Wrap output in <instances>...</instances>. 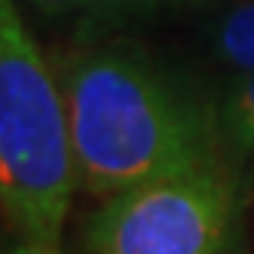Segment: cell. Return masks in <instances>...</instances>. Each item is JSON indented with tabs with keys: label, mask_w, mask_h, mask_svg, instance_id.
Instances as JSON below:
<instances>
[{
	"label": "cell",
	"mask_w": 254,
	"mask_h": 254,
	"mask_svg": "<svg viewBox=\"0 0 254 254\" xmlns=\"http://www.w3.org/2000/svg\"><path fill=\"white\" fill-rule=\"evenodd\" d=\"M77 181L64 92L12 0H0V202L22 239L62 242Z\"/></svg>",
	"instance_id": "7a4b0ae2"
},
{
	"label": "cell",
	"mask_w": 254,
	"mask_h": 254,
	"mask_svg": "<svg viewBox=\"0 0 254 254\" xmlns=\"http://www.w3.org/2000/svg\"><path fill=\"white\" fill-rule=\"evenodd\" d=\"M80 187L107 199L156 178L230 162L214 95L132 43L67 49L56 62Z\"/></svg>",
	"instance_id": "6da1fadb"
},
{
	"label": "cell",
	"mask_w": 254,
	"mask_h": 254,
	"mask_svg": "<svg viewBox=\"0 0 254 254\" xmlns=\"http://www.w3.org/2000/svg\"><path fill=\"white\" fill-rule=\"evenodd\" d=\"M31 3L49 15H67V12L117 15V12H138V9L159 6L162 0H31Z\"/></svg>",
	"instance_id": "8992f818"
},
{
	"label": "cell",
	"mask_w": 254,
	"mask_h": 254,
	"mask_svg": "<svg viewBox=\"0 0 254 254\" xmlns=\"http://www.w3.org/2000/svg\"><path fill=\"white\" fill-rule=\"evenodd\" d=\"M3 254H74V251L62 248V242L52 245V242H37V239H22V236H15V242Z\"/></svg>",
	"instance_id": "52a82bcc"
},
{
	"label": "cell",
	"mask_w": 254,
	"mask_h": 254,
	"mask_svg": "<svg viewBox=\"0 0 254 254\" xmlns=\"http://www.w3.org/2000/svg\"><path fill=\"white\" fill-rule=\"evenodd\" d=\"M239 217L242 184L230 159L101 199L83 236L89 254H230Z\"/></svg>",
	"instance_id": "3957f363"
},
{
	"label": "cell",
	"mask_w": 254,
	"mask_h": 254,
	"mask_svg": "<svg viewBox=\"0 0 254 254\" xmlns=\"http://www.w3.org/2000/svg\"><path fill=\"white\" fill-rule=\"evenodd\" d=\"M214 117L230 156L254 153V70L233 74L214 92Z\"/></svg>",
	"instance_id": "5b68a950"
},
{
	"label": "cell",
	"mask_w": 254,
	"mask_h": 254,
	"mask_svg": "<svg viewBox=\"0 0 254 254\" xmlns=\"http://www.w3.org/2000/svg\"><path fill=\"white\" fill-rule=\"evenodd\" d=\"M205 49L233 74L254 70V0H230L214 15L205 28Z\"/></svg>",
	"instance_id": "277c9868"
}]
</instances>
